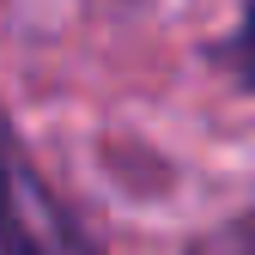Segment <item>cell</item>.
<instances>
[{
  "label": "cell",
  "instance_id": "6da1fadb",
  "mask_svg": "<svg viewBox=\"0 0 255 255\" xmlns=\"http://www.w3.org/2000/svg\"><path fill=\"white\" fill-rule=\"evenodd\" d=\"M0 207H6V176H0Z\"/></svg>",
  "mask_w": 255,
  "mask_h": 255
}]
</instances>
